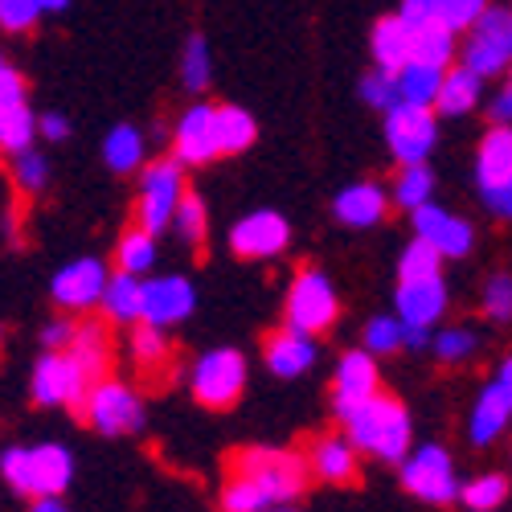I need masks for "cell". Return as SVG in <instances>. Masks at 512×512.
Instances as JSON below:
<instances>
[{
	"instance_id": "cell-1",
	"label": "cell",
	"mask_w": 512,
	"mask_h": 512,
	"mask_svg": "<svg viewBox=\"0 0 512 512\" xmlns=\"http://www.w3.org/2000/svg\"><path fill=\"white\" fill-rule=\"evenodd\" d=\"M345 435L353 439V447L369 459H381V463H402L410 455V439H414V422H410V410L402 398L377 390L365 406H357L345 422Z\"/></svg>"
},
{
	"instance_id": "cell-2",
	"label": "cell",
	"mask_w": 512,
	"mask_h": 512,
	"mask_svg": "<svg viewBox=\"0 0 512 512\" xmlns=\"http://www.w3.org/2000/svg\"><path fill=\"white\" fill-rule=\"evenodd\" d=\"M0 476L25 500L62 496L74 484V455L62 443L9 447V451H0Z\"/></svg>"
},
{
	"instance_id": "cell-3",
	"label": "cell",
	"mask_w": 512,
	"mask_h": 512,
	"mask_svg": "<svg viewBox=\"0 0 512 512\" xmlns=\"http://www.w3.org/2000/svg\"><path fill=\"white\" fill-rule=\"evenodd\" d=\"M185 193H189V181H185V164L177 156L148 160L140 168V185H136V226L160 238L173 226Z\"/></svg>"
},
{
	"instance_id": "cell-4",
	"label": "cell",
	"mask_w": 512,
	"mask_h": 512,
	"mask_svg": "<svg viewBox=\"0 0 512 512\" xmlns=\"http://www.w3.org/2000/svg\"><path fill=\"white\" fill-rule=\"evenodd\" d=\"M230 472L254 480L271 504H291L295 496H304L308 488V459L295 451H279V447H242L230 455Z\"/></svg>"
},
{
	"instance_id": "cell-5",
	"label": "cell",
	"mask_w": 512,
	"mask_h": 512,
	"mask_svg": "<svg viewBox=\"0 0 512 512\" xmlns=\"http://www.w3.org/2000/svg\"><path fill=\"white\" fill-rule=\"evenodd\" d=\"M78 414H82V422H87L91 431H99L107 439L136 435V431H144V422H148L144 398L127 386V381H119V377L91 381V390H87V398H82Z\"/></svg>"
},
{
	"instance_id": "cell-6",
	"label": "cell",
	"mask_w": 512,
	"mask_h": 512,
	"mask_svg": "<svg viewBox=\"0 0 512 512\" xmlns=\"http://www.w3.org/2000/svg\"><path fill=\"white\" fill-rule=\"evenodd\" d=\"M283 316L291 328H300L308 336H324L340 320V291L332 287V279L320 267H300L287 287Z\"/></svg>"
},
{
	"instance_id": "cell-7",
	"label": "cell",
	"mask_w": 512,
	"mask_h": 512,
	"mask_svg": "<svg viewBox=\"0 0 512 512\" xmlns=\"http://www.w3.org/2000/svg\"><path fill=\"white\" fill-rule=\"evenodd\" d=\"M246 381H250V365L238 349H209L189 369V390H193L197 406H205V410L238 406L246 394Z\"/></svg>"
},
{
	"instance_id": "cell-8",
	"label": "cell",
	"mask_w": 512,
	"mask_h": 512,
	"mask_svg": "<svg viewBox=\"0 0 512 512\" xmlns=\"http://www.w3.org/2000/svg\"><path fill=\"white\" fill-rule=\"evenodd\" d=\"M459 62L480 78H500L512 66V9L488 5L472 29H463Z\"/></svg>"
},
{
	"instance_id": "cell-9",
	"label": "cell",
	"mask_w": 512,
	"mask_h": 512,
	"mask_svg": "<svg viewBox=\"0 0 512 512\" xmlns=\"http://www.w3.org/2000/svg\"><path fill=\"white\" fill-rule=\"evenodd\" d=\"M398 480L410 496H418L422 504H435L447 508L459 500V472H455V459L447 447L439 443H422L414 447L402 463H398Z\"/></svg>"
},
{
	"instance_id": "cell-10",
	"label": "cell",
	"mask_w": 512,
	"mask_h": 512,
	"mask_svg": "<svg viewBox=\"0 0 512 512\" xmlns=\"http://www.w3.org/2000/svg\"><path fill=\"white\" fill-rule=\"evenodd\" d=\"M91 390V373L74 361L70 349H46L29 373V398L33 406H70L78 414L82 398Z\"/></svg>"
},
{
	"instance_id": "cell-11",
	"label": "cell",
	"mask_w": 512,
	"mask_h": 512,
	"mask_svg": "<svg viewBox=\"0 0 512 512\" xmlns=\"http://www.w3.org/2000/svg\"><path fill=\"white\" fill-rule=\"evenodd\" d=\"M439 144V115L435 107L398 103L386 111V148L398 164H426Z\"/></svg>"
},
{
	"instance_id": "cell-12",
	"label": "cell",
	"mask_w": 512,
	"mask_h": 512,
	"mask_svg": "<svg viewBox=\"0 0 512 512\" xmlns=\"http://www.w3.org/2000/svg\"><path fill=\"white\" fill-rule=\"evenodd\" d=\"M291 246V222L279 209H254L230 226V250L242 263H271Z\"/></svg>"
},
{
	"instance_id": "cell-13",
	"label": "cell",
	"mask_w": 512,
	"mask_h": 512,
	"mask_svg": "<svg viewBox=\"0 0 512 512\" xmlns=\"http://www.w3.org/2000/svg\"><path fill=\"white\" fill-rule=\"evenodd\" d=\"M107 263L95 259V254H82V259H70L66 267H58V275L50 279V295L54 304L70 316H87L91 308L103 304V291H107Z\"/></svg>"
},
{
	"instance_id": "cell-14",
	"label": "cell",
	"mask_w": 512,
	"mask_h": 512,
	"mask_svg": "<svg viewBox=\"0 0 512 512\" xmlns=\"http://www.w3.org/2000/svg\"><path fill=\"white\" fill-rule=\"evenodd\" d=\"M381 390V369H377V357L361 345V349H349V353H340L336 369H332V414L336 422H345L357 406H365L373 394Z\"/></svg>"
},
{
	"instance_id": "cell-15",
	"label": "cell",
	"mask_w": 512,
	"mask_h": 512,
	"mask_svg": "<svg viewBox=\"0 0 512 512\" xmlns=\"http://www.w3.org/2000/svg\"><path fill=\"white\" fill-rule=\"evenodd\" d=\"M173 156L185 168H205L222 160V140H218V103H193L177 127H173Z\"/></svg>"
},
{
	"instance_id": "cell-16",
	"label": "cell",
	"mask_w": 512,
	"mask_h": 512,
	"mask_svg": "<svg viewBox=\"0 0 512 512\" xmlns=\"http://www.w3.org/2000/svg\"><path fill=\"white\" fill-rule=\"evenodd\" d=\"M410 226H414V238L431 242L443 259H467V254L476 250V226L467 218H459V213L435 205V201H426L422 209H414Z\"/></svg>"
},
{
	"instance_id": "cell-17",
	"label": "cell",
	"mask_w": 512,
	"mask_h": 512,
	"mask_svg": "<svg viewBox=\"0 0 512 512\" xmlns=\"http://www.w3.org/2000/svg\"><path fill=\"white\" fill-rule=\"evenodd\" d=\"M304 459H308L312 480H320V484L340 488V484H357V480H361V451H357L353 439L345 435V426H340V431H320V435H312Z\"/></svg>"
},
{
	"instance_id": "cell-18",
	"label": "cell",
	"mask_w": 512,
	"mask_h": 512,
	"mask_svg": "<svg viewBox=\"0 0 512 512\" xmlns=\"http://www.w3.org/2000/svg\"><path fill=\"white\" fill-rule=\"evenodd\" d=\"M451 304V291L443 275H422V279H398L394 308L406 328H435Z\"/></svg>"
},
{
	"instance_id": "cell-19",
	"label": "cell",
	"mask_w": 512,
	"mask_h": 512,
	"mask_svg": "<svg viewBox=\"0 0 512 512\" xmlns=\"http://www.w3.org/2000/svg\"><path fill=\"white\" fill-rule=\"evenodd\" d=\"M197 308V287L185 275H152L144 279V320L156 328H177Z\"/></svg>"
},
{
	"instance_id": "cell-20",
	"label": "cell",
	"mask_w": 512,
	"mask_h": 512,
	"mask_svg": "<svg viewBox=\"0 0 512 512\" xmlns=\"http://www.w3.org/2000/svg\"><path fill=\"white\" fill-rule=\"evenodd\" d=\"M316 357H320V340L300 332V328H291V324L267 332V340H263V365L283 381L308 373L316 365Z\"/></svg>"
},
{
	"instance_id": "cell-21",
	"label": "cell",
	"mask_w": 512,
	"mask_h": 512,
	"mask_svg": "<svg viewBox=\"0 0 512 512\" xmlns=\"http://www.w3.org/2000/svg\"><path fill=\"white\" fill-rule=\"evenodd\" d=\"M390 209H394L390 189H381L377 181L345 185V189L332 197V218L340 226H349V230H373V226H381Z\"/></svg>"
},
{
	"instance_id": "cell-22",
	"label": "cell",
	"mask_w": 512,
	"mask_h": 512,
	"mask_svg": "<svg viewBox=\"0 0 512 512\" xmlns=\"http://www.w3.org/2000/svg\"><path fill=\"white\" fill-rule=\"evenodd\" d=\"M512 181V123H492L476 148V185L480 193Z\"/></svg>"
},
{
	"instance_id": "cell-23",
	"label": "cell",
	"mask_w": 512,
	"mask_h": 512,
	"mask_svg": "<svg viewBox=\"0 0 512 512\" xmlns=\"http://www.w3.org/2000/svg\"><path fill=\"white\" fill-rule=\"evenodd\" d=\"M508 422H512V406L496 390V381H488V386L476 394L472 414H467V439H472V447H492L508 431Z\"/></svg>"
},
{
	"instance_id": "cell-24",
	"label": "cell",
	"mask_w": 512,
	"mask_h": 512,
	"mask_svg": "<svg viewBox=\"0 0 512 512\" xmlns=\"http://www.w3.org/2000/svg\"><path fill=\"white\" fill-rule=\"evenodd\" d=\"M369 58H373V66H377V70H394V74L414 58L410 25H406L398 13L381 17V21L373 25V33H369Z\"/></svg>"
},
{
	"instance_id": "cell-25",
	"label": "cell",
	"mask_w": 512,
	"mask_h": 512,
	"mask_svg": "<svg viewBox=\"0 0 512 512\" xmlns=\"http://www.w3.org/2000/svg\"><path fill=\"white\" fill-rule=\"evenodd\" d=\"M484 82L476 70H467L463 62L459 66H447L443 74V87H439V99H435V115H447V119H459V115H472L484 99Z\"/></svg>"
},
{
	"instance_id": "cell-26",
	"label": "cell",
	"mask_w": 512,
	"mask_h": 512,
	"mask_svg": "<svg viewBox=\"0 0 512 512\" xmlns=\"http://www.w3.org/2000/svg\"><path fill=\"white\" fill-rule=\"evenodd\" d=\"M99 312H103L107 324H140L144 320V279L127 275V271H115L107 279Z\"/></svg>"
},
{
	"instance_id": "cell-27",
	"label": "cell",
	"mask_w": 512,
	"mask_h": 512,
	"mask_svg": "<svg viewBox=\"0 0 512 512\" xmlns=\"http://www.w3.org/2000/svg\"><path fill=\"white\" fill-rule=\"evenodd\" d=\"M70 353H74V361H78L82 369L91 373V381L107 377V369H111V361H115V345H111L107 320H82L78 332H74V340H70Z\"/></svg>"
},
{
	"instance_id": "cell-28",
	"label": "cell",
	"mask_w": 512,
	"mask_h": 512,
	"mask_svg": "<svg viewBox=\"0 0 512 512\" xmlns=\"http://www.w3.org/2000/svg\"><path fill=\"white\" fill-rule=\"evenodd\" d=\"M144 156H148V140H144V132H140L136 123H115L111 132H107V140H103V160H107L111 173H119V177L140 173V168L148 164Z\"/></svg>"
},
{
	"instance_id": "cell-29",
	"label": "cell",
	"mask_w": 512,
	"mask_h": 512,
	"mask_svg": "<svg viewBox=\"0 0 512 512\" xmlns=\"http://www.w3.org/2000/svg\"><path fill=\"white\" fill-rule=\"evenodd\" d=\"M410 41H414V58L418 62H431V66H451L455 62V54H459V33L443 21V17H435V21H426V25H414L410 29Z\"/></svg>"
},
{
	"instance_id": "cell-30",
	"label": "cell",
	"mask_w": 512,
	"mask_h": 512,
	"mask_svg": "<svg viewBox=\"0 0 512 512\" xmlns=\"http://www.w3.org/2000/svg\"><path fill=\"white\" fill-rule=\"evenodd\" d=\"M443 66H431V62H418L410 58L394 78H398V99L410 103V107H435L439 99V87H443Z\"/></svg>"
},
{
	"instance_id": "cell-31",
	"label": "cell",
	"mask_w": 512,
	"mask_h": 512,
	"mask_svg": "<svg viewBox=\"0 0 512 512\" xmlns=\"http://www.w3.org/2000/svg\"><path fill=\"white\" fill-rule=\"evenodd\" d=\"M390 201L402 213H414L426 201H435V173L426 164H398V177L390 185Z\"/></svg>"
},
{
	"instance_id": "cell-32",
	"label": "cell",
	"mask_w": 512,
	"mask_h": 512,
	"mask_svg": "<svg viewBox=\"0 0 512 512\" xmlns=\"http://www.w3.org/2000/svg\"><path fill=\"white\" fill-rule=\"evenodd\" d=\"M218 140H222V156H242L259 140V123H254L246 107L218 103Z\"/></svg>"
},
{
	"instance_id": "cell-33",
	"label": "cell",
	"mask_w": 512,
	"mask_h": 512,
	"mask_svg": "<svg viewBox=\"0 0 512 512\" xmlns=\"http://www.w3.org/2000/svg\"><path fill=\"white\" fill-rule=\"evenodd\" d=\"M156 267V234H148L144 226L123 230L115 242V271L127 275H148Z\"/></svg>"
},
{
	"instance_id": "cell-34",
	"label": "cell",
	"mask_w": 512,
	"mask_h": 512,
	"mask_svg": "<svg viewBox=\"0 0 512 512\" xmlns=\"http://www.w3.org/2000/svg\"><path fill=\"white\" fill-rule=\"evenodd\" d=\"M127 353H132V361H136L144 373H156V369L168 365V357H173V345H168L164 328L140 320V324H132V336H127Z\"/></svg>"
},
{
	"instance_id": "cell-35",
	"label": "cell",
	"mask_w": 512,
	"mask_h": 512,
	"mask_svg": "<svg viewBox=\"0 0 512 512\" xmlns=\"http://www.w3.org/2000/svg\"><path fill=\"white\" fill-rule=\"evenodd\" d=\"M508 492H512L508 476L484 472V476H476V480L459 484V504H463L467 512H496V508L508 500Z\"/></svg>"
},
{
	"instance_id": "cell-36",
	"label": "cell",
	"mask_w": 512,
	"mask_h": 512,
	"mask_svg": "<svg viewBox=\"0 0 512 512\" xmlns=\"http://www.w3.org/2000/svg\"><path fill=\"white\" fill-rule=\"evenodd\" d=\"M431 353L443 361V365H463V361H472L480 353V336L476 328H467V324H451V328H439L431 336Z\"/></svg>"
},
{
	"instance_id": "cell-37",
	"label": "cell",
	"mask_w": 512,
	"mask_h": 512,
	"mask_svg": "<svg viewBox=\"0 0 512 512\" xmlns=\"http://www.w3.org/2000/svg\"><path fill=\"white\" fill-rule=\"evenodd\" d=\"M209 78H213V54H209V41L201 33H189L185 41V50H181V82H185V91H205L209 87Z\"/></svg>"
},
{
	"instance_id": "cell-38",
	"label": "cell",
	"mask_w": 512,
	"mask_h": 512,
	"mask_svg": "<svg viewBox=\"0 0 512 512\" xmlns=\"http://www.w3.org/2000/svg\"><path fill=\"white\" fill-rule=\"evenodd\" d=\"M173 230H177V238H181L189 250H201V246H205V238H209V209H205L201 193H193V189L185 193L177 218H173Z\"/></svg>"
},
{
	"instance_id": "cell-39",
	"label": "cell",
	"mask_w": 512,
	"mask_h": 512,
	"mask_svg": "<svg viewBox=\"0 0 512 512\" xmlns=\"http://www.w3.org/2000/svg\"><path fill=\"white\" fill-rule=\"evenodd\" d=\"M361 345L373 353V357H390L406 345V324L394 316H373L365 328H361Z\"/></svg>"
},
{
	"instance_id": "cell-40",
	"label": "cell",
	"mask_w": 512,
	"mask_h": 512,
	"mask_svg": "<svg viewBox=\"0 0 512 512\" xmlns=\"http://www.w3.org/2000/svg\"><path fill=\"white\" fill-rule=\"evenodd\" d=\"M9 173H13V185L21 193H41L50 185V160H46V152L25 148V152L9 156Z\"/></svg>"
},
{
	"instance_id": "cell-41",
	"label": "cell",
	"mask_w": 512,
	"mask_h": 512,
	"mask_svg": "<svg viewBox=\"0 0 512 512\" xmlns=\"http://www.w3.org/2000/svg\"><path fill=\"white\" fill-rule=\"evenodd\" d=\"M267 508H271V496L254 480H246L238 472L226 476V484H222V512H267Z\"/></svg>"
},
{
	"instance_id": "cell-42",
	"label": "cell",
	"mask_w": 512,
	"mask_h": 512,
	"mask_svg": "<svg viewBox=\"0 0 512 512\" xmlns=\"http://www.w3.org/2000/svg\"><path fill=\"white\" fill-rule=\"evenodd\" d=\"M443 254L431 246V242H422L414 238L406 250H402V259H398V279H422V275H443Z\"/></svg>"
},
{
	"instance_id": "cell-43",
	"label": "cell",
	"mask_w": 512,
	"mask_h": 512,
	"mask_svg": "<svg viewBox=\"0 0 512 512\" xmlns=\"http://www.w3.org/2000/svg\"><path fill=\"white\" fill-rule=\"evenodd\" d=\"M480 312H484L492 324H508V320H512V275H508V271L488 275V283H484V291H480Z\"/></svg>"
},
{
	"instance_id": "cell-44",
	"label": "cell",
	"mask_w": 512,
	"mask_h": 512,
	"mask_svg": "<svg viewBox=\"0 0 512 512\" xmlns=\"http://www.w3.org/2000/svg\"><path fill=\"white\" fill-rule=\"evenodd\" d=\"M361 99H365V107H373V111H394L402 99H398V78H394V70H369L365 78H361Z\"/></svg>"
},
{
	"instance_id": "cell-45",
	"label": "cell",
	"mask_w": 512,
	"mask_h": 512,
	"mask_svg": "<svg viewBox=\"0 0 512 512\" xmlns=\"http://www.w3.org/2000/svg\"><path fill=\"white\" fill-rule=\"evenodd\" d=\"M33 140H37V115H33V107H21L0 127V156H17V152L33 148Z\"/></svg>"
},
{
	"instance_id": "cell-46",
	"label": "cell",
	"mask_w": 512,
	"mask_h": 512,
	"mask_svg": "<svg viewBox=\"0 0 512 512\" xmlns=\"http://www.w3.org/2000/svg\"><path fill=\"white\" fill-rule=\"evenodd\" d=\"M41 17H46L41 0H0V29L13 33V37L33 33Z\"/></svg>"
},
{
	"instance_id": "cell-47",
	"label": "cell",
	"mask_w": 512,
	"mask_h": 512,
	"mask_svg": "<svg viewBox=\"0 0 512 512\" xmlns=\"http://www.w3.org/2000/svg\"><path fill=\"white\" fill-rule=\"evenodd\" d=\"M21 107H29V82L21 70H5L0 74V127H5Z\"/></svg>"
},
{
	"instance_id": "cell-48",
	"label": "cell",
	"mask_w": 512,
	"mask_h": 512,
	"mask_svg": "<svg viewBox=\"0 0 512 512\" xmlns=\"http://www.w3.org/2000/svg\"><path fill=\"white\" fill-rule=\"evenodd\" d=\"M492 5V0H439V17L455 29V33H463V29H472L476 21H480V13Z\"/></svg>"
},
{
	"instance_id": "cell-49",
	"label": "cell",
	"mask_w": 512,
	"mask_h": 512,
	"mask_svg": "<svg viewBox=\"0 0 512 512\" xmlns=\"http://www.w3.org/2000/svg\"><path fill=\"white\" fill-rule=\"evenodd\" d=\"M74 332H78L74 316H70V312H62V316H54L46 328H41V345H46V349H70Z\"/></svg>"
},
{
	"instance_id": "cell-50",
	"label": "cell",
	"mask_w": 512,
	"mask_h": 512,
	"mask_svg": "<svg viewBox=\"0 0 512 512\" xmlns=\"http://www.w3.org/2000/svg\"><path fill=\"white\" fill-rule=\"evenodd\" d=\"M37 136L46 140V144H66V140H70V119H66L62 111L37 115Z\"/></svg>"
},
{
	"instance_id": "cell-51",
	"label": "cell",
	"mask_w": 512,
	"mask_h": 512,
	"mask_svg": "<svg viewBox=\"0 0 512 512\" xmlns=\"http://www.w3.org/2000/svg\"><path fill=\"white\" fill-rule=\"evenodd\" d=\"M398 17L414 29V25H426V21H435L439 17V0H402L398 5Z\"/></svg>"
},
{
	"instance_id": "cell-52",
	"label": "cell",
	"mask_w": 512,
	"mask_h": 512,
	"mask_svg": "<svg viewBox=\"0 0 512 512\" xmlns=\"http://www.w3.org/2000/svg\"><path fill=\"white\" fill-rule=\"evenodd\" d=\"M480 197H484V205L496 213V218L512 222V181H508V185H500V189H488V193H480Z\"/></svg>"
},
{
	"instance_id": "cell-53",
	"label": "cell",
	"mask_w": 512,
	"mask_h": 512,
	"mask_svg": "<svg viewBox=\"0 0 512 512\" xmlns=\"http://www.w3.org/2000/svg\"><path fill=\"white\" fill-rule=\"evenodd\" d=\"M488 115H492V123H512V87H504L488 99Z\"/></svg>"
},
{
	"instance_id": "cell-54",
	"label": "cell",
	"mask_w": 512,
	"mask_h": 512,
	"mask_svg": "<svg viewBox=\"0 0 512 512\" xmlns=\"http://www.w3.org/2000/svg\"><path fill=\"white\" fill-rule=\"evenodd\" d=\"M492 381H496V390L504 394V402L512 406V353H508V357L496 365V377H492Z\"/></svg>"
},
{
	"instance_id": "cell-55",
	"label": "cell",
	"mask_w": 512,
	"mask_h": 512,
	"mask_svg": "<svg viewBox=\"0 0 512 512\" xmlns=\"http://www.w3.org/2000/svg\"><path fill=\"white\" fill-rule=\"evenodd\" d=\"M29 512H70V508H66L62 496H37V500L29 504Z\"/></svg>"
},
{
	"instance_id": "cell-56",
	"label": "cell",
	"mask_w": 512,
	"mask_h": 512,
	"mask_svg": "<svg viewBox=\"0 0 512 512\" xmlns=\"http://www.w3.org/2000/svg\"><path fill=\"white\" fill-rule=\"evenodd\" d=\"M41 9H46V13H62V9H70V0H41Z\"/></svg>"
},
{
	"instance_id": "cell-57",
	"label": "cell",
	"mask_w": 512,
	"mask_h": 512,
	"mask_svg": "<svg viewBox=\"0 0 512 512\" xmlns=\"http://www.w3.org/2000/svg\"><path fill=\"white\" fill-rule=\"evenodd\" d=\"M267 512H300V508H291V504H271Z\"/></svg>"
},
{
	"instance_id": "cell-58",
	"label": "cell",
	"mask_w": 512,
	"mask_h": 512,
	"mask_svg": "<svg viewBox=\"0 0 512 512\" xmlns=\"http://www.w3.org/2000/svg\"><path fill=\"white\" fill-rule=\"evenodd\" d=\"M9 70V62H5V54H0V74H5Z\"/></svg>"
},
{
	"instance_id": "cell-59",
	"label": "cell",
	"mask_w": 512,
	"mask_h": 512,
	"mask_svg": "<svg viewBox=\"0 0 512 512\" xmlns=\"http://www.w3.org/2000/svg\"><path fill=\"white\" fill-rule=\"evenodd\" d=\"M508 87H512V66H508Z\"/></svg>"
}]
</instances>
